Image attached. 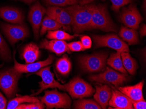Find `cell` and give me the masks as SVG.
Listing matches in <instances>:
<instances>
[{
  "label": "cell",
  "instance_id": "6da1fadb",
  "mask_svg": "<svg viewBox=\"0 0 146 109\" xmlns=\"http://www.w3.org/2000/svg\"><path fill=\"white\" fill-rule=\"evenodd\" d=\"M94 4L77 5L67 7L72 17V28L76 34L91 29V21Z\"/></svg>",
  "mask_w": 146,
  "mask_h": 109
},
{
  "label": "cell",
  "instance_id": "7a4b0ae2",
  "mask_svg": "<svg viewBox=\"0 0 146 109\" xmlns=\"http://www.w3.org/2000/svg\"><path fill=\"white\" fill-rule=\"evenodd\" d=\"M91 29H98L105 32H117L118 28L109 15L105 5L94 4L91 21Z\"/></svg>",
  "mask_w": 146,
  "mask_h": 109
},
{
  "label": "cell",
  "instance_id": "3957f363",
  "mask_svg": "<svg viewBox=\"0 0 146 109\" xmlns=\"http://www.w3.org/2000/svg\"><path fill=\"white\" fill-rule=\"evenodd\" d=\"M22 74L14 67L0 72V89L8 99H12L15 96L18 81Z\"/></svg>",
  "mask_w": 146,
  "mask_h": 109
},
{
  "label": "cell",
  "instance_id": "277c9868",
  "mask_svg": "<svg viewBox=\"0 0 146 109\" xmlns=\"http://www.w3.org/2000/svg\"><path fill=\"white\" fill-rule=\"evenodd\" d=\"M40 100L46 105L47 109H69L71 105V100L69 96L66 93L59 92L56 89L45 91V95Z\"/></svg>",
  "mask_w": 146,
  "mask_h": 109
},
{
  "label": "cell",
  "instance_id": "5b68a950",
  "mask_svg": "<svg viewBox=\"0 0 146 109\" xmlns=\"http://www.w3.org/2000/svg\"><path fill=\"white\" fill-rule=\"evenodd\" d=\"M65 91L69 93L73 99H82L92 95L95 91L87 82L78 76L64 85Z\"/></svg>",
  "mask_w": 146,
  "mask_h": 109
},
{
  "label": "cell",
  "instance_id": "8992f818",
  "mask_svg": "<svg viewBox=\"0 0 146 109\" xmlns=\"http://www.w3.org/2000/svg\"><path fill=\"white\" fill-rule=\"evenodd\" d=\"M107 57L108 54L104 53L84 55L80 58V64L84 71L99 72L105 69Z\"/></svg>",
  "mask_w": 146,
  "mask_h": 109
},
{
  "label": "cell",
  "instance_id": "52a82bcc",
  "mask_svg": "<svg viewBox=\"0 0 146 109\" xmlns=\"http://www.w3.org/2000/svg\"><path fill=\"white\" fill-rule=\"evenodd\" d=\"M92 38L96 47H109L120 52H129V48L125 43L117 35L110 34L105 35H93Z\"/></svg>",
  "mask_w": 146,
  "mask_h": 109
},
{
  "label": "cell",
  "instance_id": "ba28073f",
  "mask_svg": "<svg viewBox=\"0 0 146 109\" xmlns=\"http://www.w3.org/2000/svg\"><path fill=\"white\" fill-rule=\"evenodd\" d=\"M89 79L91 81L113 84L115 87L122 86L128 80L126 75L119 73L109 67L101 74L91 75Z\"/></svg>",
  "mask_w": 146,
  "mask_h": 109
},
{
  "label": "cell",
  "instance_id": "9c48e42d",
  "mask_svg": "<svg viewBox=\"0 0 146 109\" xmlns=\"http://www.w3.org/2000/svg\"><path fill=\"white\" fill-rule=\"evenodd\" d=\"M3 33L12 45L19 40H23L29 36L27 27L24 24H13L0 23Z\"/></svg>",
  "mask_w": 146,
  "mask_h": 109
},
{
  "label": "cell",
  "instance_id": "30bf717a",
  "mask_svg": "<svg viewBox=\"0 0 146 109\" xmlns=\"http://www.w3.org/2000/svg\"><path fill=\"white\" fill-rule=\"evenodd\" d=\"M119 19L125 26L136 30L138 29L139 24L143 20L137 6L133 4L128 7H123Z\"/></svg>",
  "mask_w": 146,
  "mask_h": 109
},
{
  "label": "cell",
  "instance_id": "8fae6325",
  "mask_svg": "<svg viewBox=\"0 0 146 109\" xmlns=\"http://www.w3.org/2000/svg\"><path fill=\"white\" fill-rule=\"evenodd\" d=\"M50 66L42 68L38 70L35 74L41 76L42 81L39 82V87H40L36 93L32 94L31 96H35L41 93L45 89L51 88H58L60 90L65 91L64 86L61 85L56 81L54 78V74L50 71Z\"/></svg>",
  "mask_w": 146,
  "mask_h": 109
},
{
  "label": "cell",
  "instance_id": "7c38bea8",
  "mask_svg": "<svg viewBox=\"0 0 146 109\" xmlns=\"http://www.w3.org/2000/svg\"><path fill=\"white\" fill-rule=\"evenodd\" d=\"M46 13V9L38 1L33 5L30 8L28 19L31 23L34 32V37L37 39L39 37V30L42 21V17Z\"/></svg>",
  "mask_w": 146,
  "mask_h": 109
},
{
  "label": "cell",
  "instance_id": "4fadbf2b",
  "mask_svg": "<svg viewBox=\"0 0 146 109\" xmlns=\"http://www.w3.org/2000/svg\"><path fill=\"white\" fill-rule=\"evenodd\" d=\"M47 16L62 25L70 27L72 25V17L66 8L50 6L46 10Z\"/></svg>",
  "mask_w": 146,
  "mask_h": 109
},
{
  "label": "cell",
  "instance_id": "5bb4252c",
  "mask_svg": "<svg viewBox=\"0 0 146 109\" xmlns=\"http://www.w3.org/2000/svg\"><path fill=\"white\" fill-rule=\"evenodd\" d=\"M111 87L112 95L109 102L110 106L115 109H133V101L119 91L115 87L111 86Z\"/></svg>",
  "mask_w": 146,
  "mask_h": 109
},
{
  "label": "cell",
  "instance_id": "9a60e30c",
  "mask_svg": "<svg viewBox=\"0 0 146 109\" xmlns=\"http://www.w3.org/2000/svg\"><path fill=\"white\" fill-rule=\"evenodd\" d=\"M54 58V56L50 54L48 58L45 61L27 63L26 65H22L17 62L14 57L15 66L14 68L22 74L36 72L41 68L51 65L53 62Z\"/></svg>",
  "mask_w": 146,
  "mask_h": 109
},
{
  "label": "cell",
  "instance_id": "2e32d148",
  "mask_svg": "<svg viewBox=\"0 0 146 109\" xmlns=\"http://www.w3.org/2000/svg\"><path fill=\"white\" fill-rule=\"evenodd\" d=\"M40 48L48 50L54 53L57 56H60L64 53L70 54L71 51L68 47V44L64 40H43L39 44Z\"/></svg>",
  "mask_w": 146,
  "mask_h": 109
},
{
  "label": "cell",
  "instance_id": "e0dca14e",
  "mask_svg": "<svg viewBox=\"0 0 146 109\" xmlns=\"http://www.w3.org/2000/svg\"><path fill=\"white\" fill-rule=\"evenodd\" d=\"M0 17L7 22L19 24H22L24 19V16L20 10L8 7L0 8Z\"/></svg>",
  "mask_w": 146,
  "mask_h": 109
},
{
  "label": "cell",
  "instance_id": "ac0fdd59",
  "mask_svg": "<svg viewBox=\"0 0 146 109\" xmlns=\"http://www.w3.org/2000/svg\"><path fill=\"white\" fill-rule=\"evenodd\" d=\"M144 85V80L138 83L137 84L132 86L115 87L119 91L127 96L133 101L143 100L142 89Z\"/></svg>",
  "mask_w": 146,
  "mask_h": 109
},
{
  "label": "cell",
  "instance_id": "d6986e66",
  "mask_svg": "<svg viewBox=\"0 0 146 109\" xmlns=\"http://www.w3.org/2000/svg\"><path fill=\"white\" fill-rule=\"evenodd\" d=\"M94 99L102 109H106L112 95L111 88L107 85H96Z\"/></svg>",
  "mask_w": 146,
  "mask_h": 109
},
{
  "label": "cell",
  "instance_id": "ffe728a7",
  "mask_svg": "<svg viewBox=\"0 0 146 109\" xmlns=\"http://www.w3.org/2000/svg\"><path fill=\"white\" fill-rule=\"evenodd\" d=\"M40 52L39 48L34 43H31L26 45L23 50L22 56L25 60V63H32L39 58Z\"/></svg>",
  "mask_w": 146,
  "mask_h": 109
},
{
  "label": "cell",
  "instance_id": "44dd1931",
  "mask_svg": "<svg viewBox=\"0 0 146 109\" xmlns=\"http://www.w3.org/2000/svg\"><path fill=\"white\" fill-rule=\"evenodd\" d=\"M60 29L68 31L70 28V27L64 26L55 20L52 19L48 16H46L41 23L40 34L41 36H43L46 31H56Z\"/></svg>",
  "mask_w": 146,
  "mask_h": 109
},
{
  "label": "cell",
  "instance_id": "7402d4cb",
  "mask_svg": "<svg viewBox=\"0 0 146 109\" xmlns=\"http://www.w3.org/2000/svg\"><path fill=\"white\" fill-rule=\"evenodd\" d=\"M119 34L122 39L129 45L135 44L138 42V34L136 30L122 26Z\"/></svg>",
  "mask_w": 146,
  "mask_h": 109
},
{
  "label": "cell",
  "instance_id": "603a6c76",
  "mask_svg": "<svg viewBox=\"0 0 146 109\" xmlns=\"http://www.w3.org/2000/svg\"><path fill=\"white\" fill-rule=\"evenodd\" d=\"M121 57L125 69L130 74H135L138 67L136 60L131 57L129 52H121Z\"/></svg>",
  "mask_w": 146,
  "mask_h": 109
},
{
  "label": "cell",
  "instance_id": "cb8c5ba5",
  "mask_svg": "<svg viewBox=\"0 0 146 109\" xmlns=\"http://www.w3.org/2000/svg\"><path fill=\"white\" fill-rule=\"evenodd\" d=\"M107 63L110 66L118 71H120L123 74L127 75V71L124 67L123 62L121 59V52L117 51V52L112 54L109 59L107 60Z\"/></svg>",
  "mask_w": 146,
  "mask_h": 109
},
{
  "label": "cell",
  "instance_id": "d4e9b609",
  "mask_svg": "<svg viewBox=\"0 0 146 109\" xmlns=\"http://www.w3.org/2000/svg\"><path fill=\"white\" fill-rule=\"evenodd\" d=\"M40 101L37 97L32 96H20L19 95L16 98L11 99L9 101L7 106V109H15L20 104L23 102H36Z\"/></svg>",
  "mask_w": 146,
  "mask_h": 109
},
{
  "label": "cell",
  "instance_id": "484cf974",
  "mask_svg": "<svg viewBox=\"0 0 146 109\" xmlns=\"http://www.w3.org/2000/svg\"><path fill=\"white\" fill-rule=\"evenodd\" d=\"M56 67L57 71L63 75H67L69 73L71 70V64L67 54H64L61 58L58 59Z\"/></svg>",
  "mask_w": 146,
  "mask_h": 109
},
{
  "label": "cell",
  "instance_id": "4316f807",
  "mask_svg": "<svg viewBox=\"0 0 146 109\" xmlns=\"http://www.w3.org/2000/svg\"><path fill=\"white\" fill-rule=\"evenodd\" d=\"M74 108L77 109H102L101 107L95 101L82 98L74 102Z\"/></svg>",
  "mask_w": 146,
  "mask_h": 109
},
{
  "label": "cell",
  "instance_id": "83f0119b",
  "mask_svg": "<svg viewBox=\"0 0 146 109\" xmlns=\"http://www.w3.org/2000/svg\"><path fill=\"white\" fill-rule=\"evenodd\" d=\"M77 35H71L61 30L48 31L46 37L49 39L57 40H70L73 39Z\"/></svg>",
  "mask_w": 146,
  "mask_h": 109
},
{
  "label": "cell",
  "instance_id": "f1b7e54d",
  "mask_svg": "<svg viewBox=\"0 0 146 109\" xmlns=\"http://www.w3.org/2000/svg\"><path fill=\"white\" fill-rule=\"evenodd\" d=\"M95 0H81L79 2L80 5H84L90 4ZM105 1V0H103ZM112 3L111 9L115 12H118L122 7L129 3H132L133 0H110Z\"/></svg>",
  "mask_w": 146,
  "mask_h": 109
},
{
  "label": "cell",
  "instance_id": "f546056e",
  "mask_svg": "<svg viewBox=\"0 0 146 109\" xmlns=\"http://www.w3.org/2000/svg\"><path fill=\"white\" fill-rule=\"evenodd\" d=\"M81 0H42L43 3L47 6L64 7L77 5Z\"/></svg>",
  "mask_w": 146,
  "mask_h": 109
},
{
  "label": "cell",
  "instance_id": "4dcf8cb0",
  "mask_svg": "<svg viewBox=\"0 0 146 109\" xmlns=\"http://www.w3.org/2000/svg\"><path fill=\"white\" fill-rule=\"evenodd\" d=\"M0 57L2 60L5 61H11V53L10 50L6 42L0 34Z\"/></svg>",
  "mask_w": 146,
  "mask_h": 109
},
{
  "label": "cell",
  "instance_id": "1f68e13d",
  "mask_svg": "<svg viewBox=\"0 0 146 109\" xmlns=\"http://www.w3.org/2000/svg\"><path fill=\"white\" fill-rule=\"evenodd\" d=\"M45 108L44 104L41 101L32 102L30 104H20L15 108L16 109H43Z\"/></svg>",
  "mask_w": 146,
  "mask_h": 109
},
{
  "label": "cell",
  "instance_id": "d6a6232c",
  "mask_svg": "<svg viewBox=\"0 0 146 109\" xmlns=\"http://www.w3.org/2000/svg\"><path fill=\"white\" fill-rule=\"evenodd\" d=\"M68 47L71 51H80L85 50L81 41H74L68 44Z\"/></svg>",
  "mask_w": 146,
  "mask_h": 109
},
{
  "label": "cell",
  "instance_id": "836d02e7",
  "mask_svg": "<svg viewBox=\"0 0 146 109\" xmlns=\"http://www.w3.org/2000/svg\"><path fill=\"white\" fill-rule=\"evenodd\" d=\"M81 43L85 50L90 48L92 47V40L88 36H84L81 38Z\"/></svg>",
  "mask_w": 146,
  "mask_h": 109
},
{
  "label": "cell",
  "instance_id": "e575fe53",
  "mask_svg": "<svg viewBox=\"0 0 146 109\" xmlns=\"http://www.w3.org/2000/svg\"><path fill=\"white\" fill-rule=\"evenodd\" d=\"M133 107L135 109H146V102L144 99L133 102Z\"/></svg>",
  "mask_w": 146,
  "mask_h": 109
},
{
  "label": "cell",
  "instance_id": "d590c367",
  "mask_svg": "<svg viewBox=\"0 0 146 109\" xmlns=\"http://www.w3.org/2000/svg\"><path fill=\"white\" fill-rule=\"evenodd\" d=\"M7 100L0 92V109H5L7 107Z\"/></svg>",
  "mask_w": 146,
  "mask_h": 109
},
{
  "label": "cell",
  "instance_id": "8d00e7d4",
  "mask_svg": "<svg viewBox=\"0 0 146 109\" xmlns=\"http://www.w3.org/2000/svg\"><path fill=\"white\" fill-rule=\"evenodd\" d=\"M140 34L141 37L146 36V25L143 24L140 29Z\"/></svg>",
  "mask_w": 146,
  "mask_h": 109
},
{
  "label": "cell",
  "instance_id": "74e56055",
  "mask_svg": "<svg viewBox=\"0 0 146 109\" xmlns=\"http://www.w3.org/2000/svg\"><path fill=\"white\" fill-rule=\"evenodd\" d=\"M18 1H23L26 4H30L32 2L35 1L36 0H18Z\"/></svg>",
  "mask_w": 146,
  "mask_h": 109
},
{
  "label": "cell",
  "instance_id": "f35d334b",
  "mask_svg": "<svg viewBox=\"0 0 146 109\" xmlns=\"http://www.w3.org/2000/svg\"><path fill=\"white\" fill-rule=\"evenodd\" d=\"M146 0H143L142 8L144 11H146Z\"/></svg>",
  "mask_w": 146,
  "mask_h": 109
},
{
  "label": "cell",
  "instance_id": "ab89813d",
  "mask_svg": "<svg viewBox=\"0 0 146 109\" xmlns=\"http://www.w3.org/2000/svg\"><path fill=\"white\" fill-rule=\"evenodd\" d=\"M3 65H4L3 63H2V65H0V67H2L3 66Z\"/></svg>",
  "mask_w": 146,
  "mask_h": 109
}]
</instances>
